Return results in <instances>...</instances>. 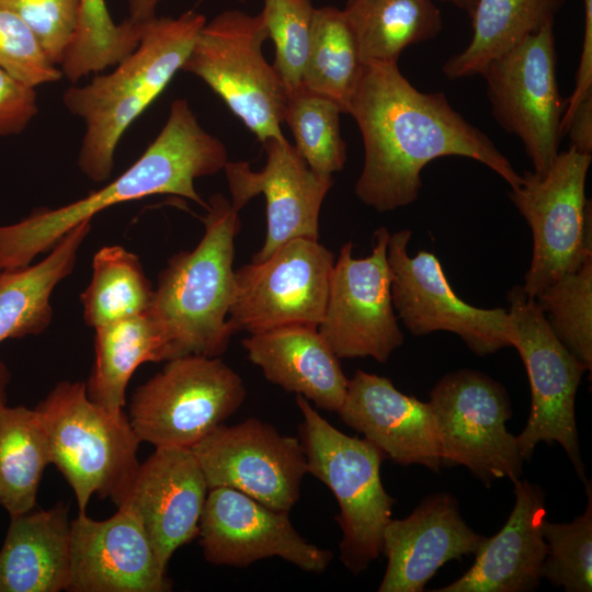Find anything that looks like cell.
<instances>
[{"instance_id": "52a82bcc", "label": "cell", "mask_w": 592, "mask_h": 592, "mask_svg": "<svg viewBox=\"0 0 592 592\" xmlns=\"http://www.w3.org/2000/svg\"><path fill=\"white\" fill-rule=\"evenodd\" d=\"M261 14L226 10L200 30L181 70L202 79L263 145L284 139L286 91L263 54Z\"/></svg>"}, {"instance_id": "83f0119b", "label": "cell", "mask_w": 592, "mask_h": 592, "mask_svg": "<svg viewBox=\"0 0 592 592\" xmlns=\"http://www.w3.org/2000/svg\"><path fill=\"white\" fill-rule=\"evenodd\" d=\"M565 0H476L469 13V44L443 66L448 79L481 75L496 58L536 33L563 5Z\"/></svg>"}, {"instance_id": "74e56055", "label": "cell", "mask_w": 592, "mask_h": 592, "mask_svg": "<svg viewBox=\"0 0 592 592\" xmlns=\"http://www.w3.org/2000/svg\"><path fill=\"white\" fill-rule=\"evenodd\" d=\"M0 68L34 88L56 82L64 77L25 22L1 3Z\"/></svg>"}, {"instance_id": "ee69618b", "label": "cell", "mask_w": 592, "mask_h": 592, "mask_svg": "<svg viewBox=\"0 0 592 592\" xmlns=\"http://www.w3.org/2000/svg\"><path fill=\"white\" fill-rule=\"evenodd\" d=\"M10 379L11 374L4 362L0 358V403H5L7 401V387Z\"/></svg>"}, {"instance_id": "7c38bea8", "label": "cell", "mask_w": 592, "mask_h": 592, "mask_svg": "<svg viewBox=\"0 0 592 592\" xmlns=\"http://www.w3.org/2000/svg\"><path fill=\"white\" fill-rule=\"evenodd\" d=\"M554 21L492 60L481 76L496 121L520 138L534 172L548 170L556 156L566 109L556 76Z\"/></svg>"}, {"instance_id": "3957f363", "label": "cell", "mask_w": 592, "mask_h": 592, "mask_svg": "<svg viewBox=\"0 0 592 592\" xmlns=\"http://www.w3.org/2000/svg\"><path fill=\"white\" fill-rule=\"evenodd\" d=\"M205 22L193 10L179 18H155L145 24L135 50L112 72L65 90L64 105L86 125L78 166L88 179L110 178L122 136L181 70Z\"/></svg>"}, {"instance_id": "30bf717a", "label": "cell", "mask_w": 592, "mask_h": 592, "mask_svg": "<svg viewBox=\"0 0 592 592\" xmlns=\"http://www.w3.org/2000/svg\"><path fill=\"white\" fill-rule=\"evenodd\" d=\"M511 346L525 365L532 392L531 412L515 436L523 460L539 442H557L580 479L585 480L574 417V400L588 367L558 340L536 300L522 285L508 293Z\"/></svg>"}, {"instance_id": "cb8c5ba5", "label": "cell", "mask_w": 592, "mask_h": 592, "mask_svg": "<svg viewBox=\"0 0 592 592\" xmlns=\"http://www.w3.org/2000/svg\"><path fill=\"white\" fill-rule=\"evenodd\" d=\"M242 346L269 382L320 409L341 408L349 379L317 328L287 326L252 333Z\"/></svg>"}, {"instance_id": "d6a6232c", "label": "cell", "mask_w": 592, "mask_h": 592, "mask_svg": "<svg viewBox=\"0 0 592 592\" xmlns=\"http://www.w3.org/2000/svg\"><path fill=\"white\" fill-rule=\"evenodd\" d=\"M144 26L128 19L116 24L104 0H79L77 29L60 64L62 76L76 83L116 66L138 46Z\"/></svg>"}, {"instance_id": "4dcf8cb0", "label": "cell", "mask_w": 592, "mask_h": 592, "mask_svg": "<svg viewBox=\"0 0 592 592\" xmlns=\"http://www.w3.org/2000/svg\"><path fill=\"white\" fill-rule=\"evenodd\" d=\"M362 69L343 11L331 5L315 8L303 89L332 100L348 114Z\"/></svg>"}, {"instance_id": "60d3db41", "label": "cell", "mask_w": 592, "mask_h": 592, "mask_svg": "<svg viewBox=\"0 0 592 592\" xmlns=\"http://www.w3.org/2000/svg\"><path fill=\"white\" fill-rule=\"evenodd\" d=\"M583 9L584 30L576 87L570 99L566 102L561 124L583 98L592 94V0H583Z\"/></svg>"}, {"instance_id": "e0dca14e", "label": "cell", "mask_w": 592, "mask_h": 592, "mask_svg": "<svg viewBox=\"0 0 592 592\" xmlns=\"http://www.w3.org/2000/svg\"><path fill=\"white\" fill-rule=\"evenodd\" d=\"M197 537L205 559L217 566L242 568L280 557L304 571L322 572L332 560L330 550L300 536L288 512L228 487L208 490Z\"/></svg>"}, {"instance_id": "ab89813d", "label": "cell", "mask_w": 592, "mask_h": 592, "mask_svg": "<svg viewBox=\"0 0 592 592\" xmlns=\"http://www.w3.org/2000/svg\"><path fill=\"white\" fill-rule=\"evenodd\" d=\"M37 112L35 88L0 68V136L20 134Z\"/></svg>"}, {"instance_id": "5b68a950", "label": "cell", "mask_w": 592, "mask_h": 592, "mask_svg": "<svg viewBox=\"0 0 592 592\" xmlns=\"http://www.w3.org/2000/svg\"><path fill=\"white\" fill-rule=\"evenodd\" d=\"M50 464L71 487L79 513L93 494L116 506L125 499L139 467L140 441L129 418L94 403L86 383L62 380L35 408Z\"/></svg>"}, {"instance_id": "d4e9b609", "label": "cell", "mask_w": 592, "mask_h": 592, "mask_svg": "<svg viewBox=\"0 0 592 592\" xmlns=\"http://www.w3.org/2000/svg\"><path fill=\"white\" fill-rule=\"evenodd\" d=\"M69 508L11 516L0 548V592L67 591L71 567Z\"/></svg>"}, {"instance_id": "d590c367", "label": "cell", "mask_w": 592, "mask_h": 592, "mask_svg": "<svg viewBox=\"0 0 592 592\" xmlns=\"http://www.w3.org/2000/svg\"><path fill=\"white\" fill-rule=\"evenodd\" d=\"M588 496L582 515L571 523L544 522L547 553L540 577L567 592L592 590V489L584 480Z\"/></svg>"}, {"instance_id": "2e32d148", "label": "cell", "mask_w": 592, "mask_h": 592, "mask_svg": "<svg viewBox=\"0 0 592 592\" xmlns=\"http://www.w3.org/2000/svg\"><path fill=\"white\" fill-rule=\"evenodd\" d=\"M208 489H236L270 509L289 512L308 474L299 439L251 418L216 428L191 448Z\"/></svg>"}, {"instance_id": "8d00e7d4", "label": "cell", "mask_w": 592, "mask_h": 592, "mask_svg": "<svg viewBox=\"0 0 592 592\" xmlns=\"http://www.w3.org/2000/svg\"><path fill=\"white\" fill-rule=\"evenodd\" d=\"M314 10L311 0H263L260 14L275 47L272 66L287 96L303 89Z\"/></svg>"}, {"instance_id": "6da1fadb", "label": "cell", "mask_w": 592, "mask_h": 592, "mask_svg": "<svg viewBox=\"0 0 592 592\" xmlns=\"http://www.w3.org/2000/svg\"><path fill=\"white\" fill-rule=\"evenodd\" d=\"M348 114L356 122L364 145L355 194L377 212L413 203L423 168L441 157L476 160L511 189L522 181L509 159L452 107L444 93L415 89L397 62L363 64Z\"/></svg>"}, {"instance_id": "f546056e", "label": "cell", "mask_w": 592, "mask_h": 592, "mask_svg": "<svg viewBox=\"0 0 592 592\" xmlns=\"http://www.w3.org/2000/svg\"><path fill=\"white\" fill-rule=\"evenodd\" d=\"M49 464L45 433L35 409L0 403V505L10 517L34 509Z\"/></svg>"}, {"instance_id": "8992f818", "label": "cell", "mask_w": 592, "mask_h": 592, "mask_svg": "<svg viewBox=\"0 0 592 592\" xmlns=\"http://www.w3.org/2000/svg\"><path fill=\"white\" fill-rule=\"evenodd\" d=\"M300 442L308 474L333 493L342 531L340 559L353 573L364 571L383 550V532L391 520L395 500L380 479L386 455L367 439L349 436L331 425L300 395Z\"/></svg>"}, {"instance_id": "1f68e13d", "label": "cell", "mask_w": 592, "mask_h": 592, "mask_svg": "<svg viewBox=\"0 0 592 592\" xmlns=\"http://www.w3.org/2000/svg\"><path fill=\"white\" fill-rule=\"evenodd\" d=\"M153 288L139 258L121 246L101 248L92 260V277L81 293L86 325L98 328L145 312Z\"/></svg>"}, {"instance_id": "836d02e7", "label": "cell", "mask_w": 592, "mask_h": 592, "mask_svg": "<svg viewBox=\"0 0 592 592\" xmlns=\"http://www.w3.org/2000/svg\"><path fill=\"white\" fill-rule=\"evenodd\" d=\"M341 113L335 102L305 89L287 96L284 122L293 134V146L317 174L332 177L345 164Z\"/></svg>"}, {"instance_id": "9a60e30c", "label": "cell", "mask_w": 592, "mask_h": 592, "mask_svg": "<svg viewBox=\"0 0 592 592\" xmlns=\"http://www.w3.org/2000/svg\"><path fill=\"white\" fill-rule=\"evenodd\" d=\"M411 236L408 229L390 234L387 246L392 306L407 330L413 335L452 332L480 356L511 346L508 311L463 301L434 253L420 250L409 255Z\"/></svg>"}, {"instance_id": "7402d4cb", "label": "cell", "mask_w": 592, "mask_h": 592, "mask_svg": "<svg viewBox=\"0 0 592 592\" xmlns=\"http://www.w3.org/2000/svg\"><path fill=\"white\" fill-rule=\"evenodd\" d=\"M338 413L396 464L440 471V441L430 402L399 391L387 377L356 371Z\"/></svg>"}, {"instance_id": "7bdbcfd3", "label": "cell", "mask_w": 592, "mask_h": 592, "mask_svg": "<svg viewBox=\"0 0 592 592\" xmlns=\"http://www.w3.org/2000/svg\"><path fill=\"white\" fill-rule=\"evenodd\" d=\"M161 1L162 0H127V19L139 24L148 23L157 18V7Z\"/></svg>"}, {"instance_id": "277c9868", "label": "cell", "mask_w": 592, "mask_h": 592, "mask_svg": "<svg viewBox=\"0 0 592 592\" xmlns=\"http://www.w3.org/2000/svg\"><path fill=\"white\" fill-rule=\"evenodd\" d=\"M206 212L201 241L169 259L146 310L166 339L168 361L184 355L218 357L236 333L228 316L235 289V238L241 221L219 193L209 197Z\"/></svg>"}, {"instance_id": "b9f144b4", "label": "cell", "mask_w": 592, "mask_h": 592, "mask_svg": "<svg viewBox=\"0 0 592 592\" xmlns=\"http://www.w3.org/2000/svg\"><path fill=\"white\" fill-rule=\"evenodd\" d=\"M562 135L567 134L572 148L591 155L592 152V94L583 98L561 124Z\"/></svg>"}, {"instance_id": "5bb4252c", "label": "cell", "mask_w": 592, "mask_h": 592, "mask_svg": "<svg viewBox=\"0 0 592 592\" xmlns=\"http://www.w3.org/2000/svg\"><path fill=\"white\" fill-rule=\"evenodd\" d=\"M389 236L386 227H379L372 253L361 259L353 258V243L345 242L334 261L317 329L338 358L372 357L386 363L403 343L391 298Z\"/></svg>"}, {"instance_id": "f1b7e54d", "label": "cell", "mask_w": 592, "mask_h": 592, "mask_svg": "<svg viewBox=\"0 0 592 592\" xmlns=\"http://www.w3.org/2000/svg\"><path fill=\"white\" fill-rule=\"evenodd\" d=\"M342 11L362 64L397 62L408 46L434 38L443 26L432 0H348Z\"/></svg>"}, {"instance_id": "4316f807", "label": "cell", "mask_w": 592, "mask_h": 592, "mask_svg": "<svg viewBox=\"0 0 592 592\" xmlns=\"http://www.w3.org/2000/svg\"><path fill=\"white\" fill-rule=\"evenodd\" d=\"M94 351L87 394L114 414L124 412L134 372L147 362L168 361L166 339L147 311L95 328Z\"/></svg>"}, {"instance_id": "d6986e66", "label": "cell", "mask_w": 592, "mask_h": 592, "mask_svg": "<svg viewBox=\"0 0 592 592\" xmlns=\"http://www.w3.org/2000/svg\"><path fill=\"white\" fill-rule=\"evenodd\" d=\"M67 591L166 592L171 582L138 515L127 505L98 521L86 512L71 520Z\"/></svg>"}, {"instance_id": "bcb514c9", "label": "cell", "mask_w": 592, "mask_h": 592, "mask_svg": "<svg viewBox=\"0 0 592 592\" xmlns=\"http://www.w3.org/2000/svg\"><path fill=\"white\" fill-rule=\"evenodd\" d=\"M203 1H205V0H197V2H196L195 5L197 7V5H198L200 3H202ZM239 1L244 2V1H247V0H239Z\"/></svg>"}, {"instance_id": "4fadbf2b", "label": "cell", "mask_w": 592, "mask_h": 592, "mask_svg": "<svg viewBox=\"0 0 592 592\" xmlns=\"http://www.w3.org/2000/svg\"><path fill=\"white\" fill-rule=\"evenodd\" d=\"M334 254L318 240L292 239L270 257L235 271L228 321L250 334L287 326L318 328Z\"/></svg>"}, {"instance_id": "8fae6325", "label": "cell", "mask_w": 592, "mask_h": 592, "mask_svg": "<svg viewBox=\"0 0 592 592\" xmlns=\"http://www.w3.org/2000/svg\"><path fill=\"white\" fill-rule=\"evenodd\" d=\"M429 402L442 466H465L487 486L504 477L520 479L523 458L506 429L512 410L500 383L478 371L459 369L436 383Z\"/></svg>"}, {"instance_id": "603a6c76", "label": "cell", "mask_w": 592, "mask_h": 592, "mask_svg": "<svg viewBox=\"0 0 592 592\" xmlns=\"http://www.w3.org/2000/svg\"><path fill=\"white\" fill-rule=\"evenodd\" d=\"M514 483L515 503L503 527L487 537L474 565L435 592H525L539 585L547 553L543 489L527 480Z\"/></svg>"}, {"instance_id": "f35d334b", "label": "cell", "mask_w": 592, "mask_h": 592, "mask_svg": "<svg viewBox=\"0 0 592 592\" xmlns=\"http://www.w3.org/2000/svg\"><path fill=\"white\" fill-rule=\"evenodd\" d=\"M37 37L49 60L60 66L75 35L79 0H0Z\"/></svg>"}, {"instance_id": "484cf974", "label": "cell", "mask_w": 592, "mask_h": 592, "mask_svg": "<svg viewBox=\"0 0 592 592\" xmlns=\"http://www.w3.org/2000/svg\"><path fill=\"white\" fill-rule=\"evenodd\" d=\"M91 230L87 219L68 231L36 264L0 272V342L42 333L52 322L54 288L76 265Z\"/></svg>"}, {"instance_id": "9c48e42d", "label": "cell", "mask_w": 592, "mask_h": 592, "mask_svg": "<svg viewBox=\"0 0 592 592\" xmlns=\"http://www.w3.org/2000/svg\"><path fill=\"white\" fill-rule=\"evenodd\" d=\"M592 156L570 147L542 174L524 171L509 196L532 229L533 253L522 288L532 298L592 258L585 183Z\"/></svg>"}, {"instance_id": "ac0fdd59", "label": "cell", "mask_w": 592, "mask_h": 592, "mask_svg": "<svg viewBox=\"0 0 592 592\" xmlns=\"http://www.w3.org/2000/svg\"><path fill=\"white\" fill-rule=\"evenodd\" d=\"M263 148L261 170L253 171L246 161H228L224 168L235 210L259 194L265 198L266 236L252 262L265 260L292 239L318 240L321 206L333 185V177L314 172L286 138L270 139Z\"/></svg>"}, {"instance_id": "ba28073f", "label": "cell", "mask_w": 592, "mask_h": 592, "mask_svg": "<svg viewBox=\"0 0 592 592\" xmlns=\"http://www.w3.org/2000/svg\"><path fill=\"white\" fill-rule=\"evenodd\" d=\"M246 395L241 377L221 358L179 356L135 390L129 422L138 440L156 448H192L234 414Z\"/></svg>"}, {"instance_id": "e575fe53", "label": "cell", "mask_w": 592, "mask_h": 592, "mask_svg": "<svg viewBox=\"0 0 592 592\" xmlns=\"http://www.w3.org/2000/svg\"><path fill=\"white\" fill-rule=\"evenodd\" d=\"M558 340L592 368V258L535 298Z\"/></svg>"}, {"instance_id": "44dd1931", "label": "cell", "mask_w": 592, "mask_h": 592, "mask_svg": "<svg viewBox=\"0 0 592 592\" xmlns=\"http://www.w3.org/2000/svg\"><path fill=\"white\" fill-rule=\"evenodd\" d=\"M486 539L466 524L451 493H432L409 516L385 526L382 553L388 562L378 591H423L444 563L476 555Z\"/></svg>"}, {"instance_id": "7a4b0ae2", "label": "cell", "mask_w": 592, "mask_h": 592, "mask_svg": "<svg viewBox=\"0 0 592 592\" xmlns=\"http://www.w3.org/2000/svg\"><path fill=\"white\" fill-rule=\"evenodd\" d=\"M228 161L225 144L201 126L185 99H177L155 140L117 179L71 204L36 208L19 223L0 226V272L29 266L77 225L115 204L170 194L207 209L194 182L224 170Z\"/></svg>"}, {"instance_id": "ffe728a7", "label": "cell", "mask_w": 592, "mask_h": 592, "mask_svg": "<svg viewBox=\"0 0 592 592\" xmlns=\"http://www.w3.org/2000/svg\"><path fill=\"white\" fill-rule=\"evenodd\" d=\"M208 490L191 448H156L139 464L119 505L138 515L163 569L177 549L197 537Z\"/></svg>"}, {"instance_id": "f6af8a7d", "label": "cell", "mask_w": 592, "mask_h": 592, "mask_svg": "<svg viewBox=\"0 0 592 592\" xmlns=\"http://www.w3.org/2000/svg\"><path fill=\"white\" fill-rule=\"evenodd\" d=\"M444 2H449L453 5L466 10L469 14L475 5L476 0H442Z\"/></svg>"}]
</instances>
